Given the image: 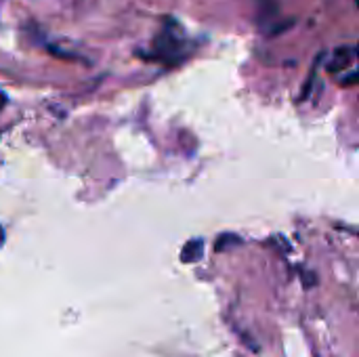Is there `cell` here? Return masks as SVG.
Returning a JSON list of instances; mask_svg holds the SVG:
<instances>
[{
  "label": "cell",
  "mask_w": 359,
  "mask_h": 357,
  "mask_svg": "<svg viewBox=\"0 0 359 357\" xmlns=\"http://www.w3.org/2000/svg\"><path fill=\"white\" fill-rule=\"evenodd\" d=\"M185 46L183 40L175 34V27L170 23L164 25V29L158 34V38L154 40V46L149 50V55H145L149 61H158L162 65H179L185 59Z\"/></svg>",
  "instance_id": "obj_1"
},
{
  "label": "cell",
  "mask_w": 359,
  "mask_h": 357,
  "mask_svg": "<svg viewBox=\"0 0 359 357\" xmlns=\"http://www.w3.org/2000/svg\"><path fill=\"white\" fill-rule=\"evenodd\" d=\"M353 59H355V48H351V46H339V48L330 55V59L326 61V69H328L330 74L347 72V69L351 67Z\"/></svg>",
  "instance_id": "obj_2"
},
{
  "label": "cell",
  "mask_w": 359,
  "mask_h": 357,
  "mask_svg": "<svg viewBox=\"0 0 359 357\" xmlns=\"http://www.w3.org/2000/svg\"><path fill=\"white\" fill-rule=\"evenodd\" d=\"M259 2V21L263 25H269L267 32L280 21L278 15H280V6H278V0H257Z\"/></svg>",
  "instance_id": "obj_3"
},
{
  "label": "cell",
  "mask_w": 359,
  "mask_h": 357,
  "mask_svg": "<svg viewBox=\"0 0 359 357\" xmlns=\"http://www.w3.org/2000/svg\"><path fill=\"white\" fill-rule=\"evenodd\" d=\"M202 255H204V240L196 238V240H189V242L183 246V250H181V261H183V263H196V261L202 259Z\"/></svg>",
  "instance_id": "obj_4"
},
{
  "label": "cell",
  "mask_w": 359,
  "mask_h": 357,
  "mask_svg": "<svg viewBox=\"0 0 359 357\" xmlns=\"http://www.w3.org/2000/svg\"><path fill=\"white\" fill-rule=\"evenodd\" d=\"M242 244V238L240 236H233V234H225V236H219L217 244H215V250L217 252H223V250H229L233 246H240Z\"/></svg>",
  "instance_id": "obj_5"
},
{
  "label": "cell",
  "mask_w": 359,
  "mask_h": 357,
  "mask_svg": "<svg viewBox=\"0 0 359 357\" xmlns=\"http://www.w3.org/2000/svg\"><path fill=\"white\" fill-rule=\"evenodd\" d=\"M320 59H322V57H318V59H316V65H313V69H311V76H309V78L305 80L303 93H301V97H299L301 101H305V99H307V95H309V93H311V88H313V80H316V69H318V63H320Z\"/></svg>",
  "instance_id": "obj_6"
},
{
  "label": "cell",
  "mask_w": 359,
  "mask_h": 357,
  "mask_svg": "<svg viewBox=\"0 0 359 357\" xmlns=\"http://www.w3.org/2000/svg\"><path fill=\"white\" fill-rule=\"evenodd\" d=\"M339 82H341V86H355V84H359V69H351V72L343 74L339 78Z\"/></svg>",
  "instance_id": "obj_7"
},
{
  "label": "cell",
  "mask_w": 359,
  "mask_h": 357,
  "mask_svg": "<svg viewBox=\"0 0 359 357\" xmlns=\"http://www.w3.org/2000/svg\"><path fill=\"white\" fill-rule=\"evenodd\" d=\"M2 242H4V234H2V227H0V246H2Z\"/></svg>",
  "instance_id": "obj_8"
},
{
  "label": "cell",
  "mask_w": 359,
  "mask_h": 357,
  "mask_svg": "<svg viewBox=\"0 0 359 357\" xmlns=\"http://www.w3.org/2000/svg\"><path fill=\"white\" fill-rule=\"evenodd\" d=\"M355 57L359 59V46H355Z\"/></svg>",
  "instance_id": "obj_9"
},
{
  "label": "cell",
  "mask_w": 359,
  "mask_h": 357,
  "mask_svg": "<svg viewBox=\"0 0 359 357\" xmlns=\"http://www.w3.org/2000/svg\"><path fill=\"white\" fill-rule=\"evenodd\" d=\"M358 4H359V0H358Z\"/></svg>",
  "instance_id": "obj_10"
}]
</instances>
